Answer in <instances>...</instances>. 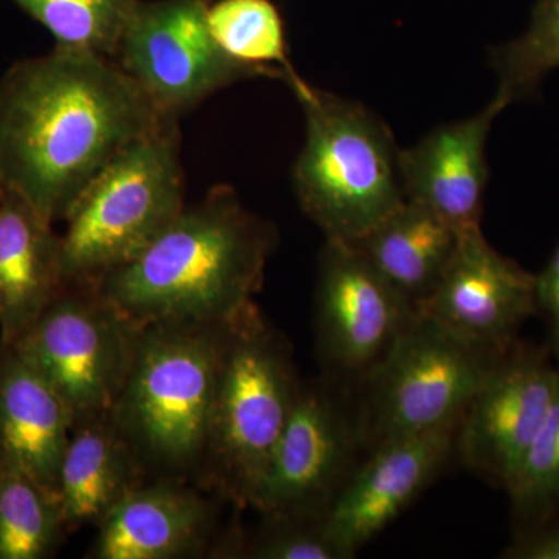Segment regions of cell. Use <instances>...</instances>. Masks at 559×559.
Returning <instances> with one entry per match:
<instances>
[{
	"mask_svg": "<svg viewBox=\"0 0 559 559\" xmlns=\"http://www.w3.org/2000/svg\"><path fill=\"white\" fill-rule=\"evenodd\" d=\"M417 312L460 341L502 352L538 312L536 278L474 227L460 231L443 277Z\"/></svg>",
	"mask_w": 559,
	"mask_h": 559,
	"instance_id": "13",
	"label": "cell"
},
{
	"mask_svg": "<svg viewBox=\"0 0 559 559\" xmlns=\"http://www.w3.org/2000/svg\"><path fill=\"white\" fill-rule=\"evenodd\" d=\"M271 527L246 549L255 559H344L323 528L322 520L267 518Z\"/></svg>",
	"mask_w": 559,
	"mask_h": 559,
	"instance_id": "26",
	"label": "cell"
},
{
	"mask_svg": "<svg viewBox=\"0 0 559 559\" xmlns=\"http://www.w3.org/2000/svg\"><path fill=\"white\" fill-rule=\"evenodd\" d=\"M64 286L53 223L7 189L0 197V342L13 344Z\"/></svg>",
	"mask_w": 559,
	"mask_h": 559,
	"instance_id": "18",
	"label": "cell"
},
{
	"mask_svg": "<svg viewBox=\"0 0 559 559\" xmlns=\"http://www.w3.org/2000/svg\"><path fill=\"white\" fill-rule=\"evenodd\" d=\"M140 330L94 285H66L9 345L60 395L75 426L110 414Z\"/></svg>",
	"mask_w": 559,
	"mask_h": 559,
	"instance_id": "8",
	"label": "cell"
},
{
	"mask_svg": "<svg viewBox=\"0 0 559 559\" xmlns=\"http://www.w3.org/2000/svg\"><path fill=\"white\" fill-rule=\"evenodd\" d=\"M57 496L0 460V559H46L64 539Z\"/></svg>",
	"mask_w": 559,
	"mask_h": 559,
	"instance_id": "22",
	"label": "cell"
},
{
	"mask_svg": "<svg viewBox=\"0 0 559 559\" xmlns=\"http://www.w3.org/2000/svg\"><path fill=\"white\" fill-rule=\"evenodd\" d=\"M457 428L401 437L371 448L331 500L323 528L344 559L389 527L455 454Z\"/></svg>",
	"mask_w": 559,
	"mask_h": 559,
	"instance_id": "14",
	"label": "cell"
},
{
	"mask_svg": "<svg viewBox=\"0 0 559 559\" xmlns=\"http://www.w3.org/2000/svg\"><path fill=\"white\" fill-rule=\"evenodd\" d=\"M165 121L112 60L58 49L0 76V178L50 223Z\"/></svg>",
	"mask_w": 559,
	"mask_h": 559,
	"instance_id": "1",
	"label": "cell"
},
{
	"mask_svg": "<svg viewBox=\"0 0 559 559\" xmlns=\"http://www.w3.org/2000/svg\"><path fill=\"white\" fill-rule=\"evenodd\" d=\"M506 491L522 527L559 513V388L546 421Z\"/></svg>",
	"mask_w": 559,
	"mask_h": 559,
	"instance_id": "25",
	"label": "cell"
},
{
	"mask_svg": "<svg viewBox=\"0 0 559 559\" xmlns=\"http://www.w3.org/2000/svg\"><path fill=\"white\" fill-rule=\"evenodd\" d=\"M145 473L110 414L73 426L58 481L68 533L84 525L98 527L121 500L145 484Z\"/></svg>",
	"mask_w": 559,
	"mask_h": 559,
	"instance_id": "19",
	"label": "cell"
},
{
	"mask_svg": "<svg viewBox=\"0 0 559 559\" xmlns=\"http://www.w3.org/2000/svg\"><path fill=\"white\" fill-rule=\"evenodd\" d=\"M509 559H559V513L522 527L503 551Z\"/></svg>",
	"mask_w": 559,
	"mask_h": 559,
	"instance_id": "27",
	"label": "cell"
},
{
	"mask_svg": "<svg viewBox=\"0 0 559 559\" xmlns=\"http://www.w3.org/2000/svg\"><path fill=\"white\" fill-rule=\"evenodd\" d=\"M300 389L288 341L255 301L221 323L205 487L249 509Z\"/></svg>",
	"mask_w": 559,
	"mask_h": 559,
	"instance_id": "3",
	"label": "cell"
},
{
	"mask_svg": "<svg viewBox=\"0 0 559 559\" xmlns=\"http://www.w3.org/2000/svg\"><path fill=\"white\" fill-rule=\"evenodd\" d=\"M212 0H138L112 61L164 119L179 121L216 92L263 79L221 49Z\"/></svg>",
	"mask_w": 559,
	"mask_h": 559,
	"instance_id": "9",
	"label": "cell"
},
{
	"mask_svg": "<svg viewBox=\"0 0 559 559\" xmlns=\"http://www.w3.org/2000/svg\"><path fill=\"white\" fill-rule=\"evenodd\" d=\"M5 183H3L2 178H0V197H2L3 191H5Z\"/></svg>",
	"mask_w": 559,
	"mask_h": 559,
	"instance_id": "29",
	"label": "cell"
},
{
	"mask_svg": "<svg viewBox=\"0 0 559 559\" xmlns=\"http://www.w3.org/2000/svg\"><path fill=\"white\" fill-rule=\"evenodd\" d=\"M209 24L231 60L285 81L290 91L304 83L290 61L285 21L272 0H212Z\"/></svg>",
	"mask_w": 559,
	"mask_h": 559,
	"instance_id": "21",
	"label": "cell"
},
{
	"mask_svg": "<svg viewBox=\"0 0 559 559\" xmlns=\"http://www.w3.org/2000/svg\"><path fill=\"white\" fill-rule=\"evenodd\" d=\"M73 418L57 392L0 342V460L57 496Z\"/></svg>",
	"mask_w": 559,
	"mask_h": 559,
	"instance_id": "17",
	"label": "cell"
},
{
	"mask_svg": "<svg viewBox=\"0 0 559 559\" xmlns=\"http://www.w3.org/2000/svg\"><path fill=\"white\" fill-rule=\"evenodd\" d=\"M275 245L274 224L223 183L94 286L140 326L216 325L252 304Z\"/></svg>",
	"mask_w": 559,
	"mask_h": 559,
	"instance_id": "2",
	"label": "cell"
},
{
	"mask_svg": "<svg viewBox=\"0 0 559 559\" xmlns=\"http://www.w3.org/2000/svg\"><path fill=\"white\" fill-rule=\"evenodd\" d=\"M535 278L538 312H544L549 322L550 340L547 347L559 364V245L549 263Z\"/></svg>",
	"mask_w": 559,
	"mask_h": 559,
	"instance_id": "28",
	"label": "cell"
},
{
	"mask_svg": "<svg viewBox=\"0 0 559 559\" xmlns=\"http://www.w3.org/2000/svg\"><path fill=\"white\" fill-rule=\"evenodd\" d=\"M417 308L347 241L325 240L316 286V333L336 381H362L384 359Z\"/></svg>",
	"mask_w": 559,
	"mask_h": 559,
	"instance_id": "12",
	"label": "cell"
},
{
	"mask_svg": "<svg viewBox=\"0 0 559 559\" xmlns=\"http://www.w3.org/2000/svg\"><path fill=\"white\" fill-rule=\"evenodd\" d=\"M293 92L307 123L293 167L300 209L325 240H359L406 202L395 138L362 103L307 81Z\"/></svg>",
	"mask_w": 559,
	"mask_h": 559,
	"instance_id": "4",
	"label": "cell"
},
{
	"mask_svg": "<svg viewBox=\"0 0 559 559\" xmlns=\"http://www.w3.org/2000/svg\"><path fill=\"white\" fill-rule=\"evenodd\" d=\"M219 326L153 323L140 330L110 417L146 469L200 476L215 396Z\"/></svg>",
	"mask_w": 559,
	"mask_h": 559,
	"instance_id": "5",
	"label": "cell"
},
{
	"mask_svg": "<svg viewBox=\"0 0 559 559\" xmlns=\"http://www.w3.org/2000/svg\"><path fill=\"white\" fill-rule=\"evenodd\" d=\"M53 36L58 49L112 60L138 0H11Z\"/></svg>",
	"mask_w": 559,
	"mask_h": 559,
	"instance_id": "23",
	"label": "cell"
},
{
	"mask_svg": "<svg viewBox=\"0 0 559 559\" xmlns=\"http://www.w3.org/2000/svg\"><path fill=\"white\" fill-rule=\"evenodd\" d=\"M559 364L549 347L514 342L489 367L455 432L463 465L506 489L554 406Z\"/></svg>",
	"mask_w": 559,
	"mask_h": 559,
	"instance_id": "11",
	"label": "cell"
},
{
	"mask_svg": "<svg viewBox=\"0 0 559 559\" xmlns=\"http://www.w3.org/2000/svg\"><path fill=\"white\" fill-rule=\"evenodd\" d=\"M359 444L358 417L336 380L301 384L250 507L266 518L322 520Z\"/></svg>",
	"mask_w": 559,
	"mask_h": 559,
	"instance_id": "10",
	"label": "cell"
},
{
	"mask_svg": "<svg viewBox=\"0 0 559 559\" xmlns=\"http://www.w3.org/2000/svg\"><path fill=\"white\" fill-rule=\"evenodd\" d=\"M213 513L200 491L178 479L142 484L98 525L94 559H176L200 554Z\"/></svg>",
	"mask_w": 559,
	"mask_h": 559,
	"instance_id": "16",
	"label": "cell"
},
{
	"mask_svg": "<svg viewBox=\"0 0 559 559\" xmlns=\"http://www.w3.org/2000/svg\"><path fill=\"white\" fill-rule=\"evenodd\" d=\"M489 64L499 81L492 98L503 108L538 97L547 73L559 69V0H538L527 32L489 50Z\"/></svg>",
	"mask_w": 559,
	"mask_h": 559,
	"instance_id": "24",
	"label": "cell"
},
{
	"mask_svg": "<svg viewBox=\"0 0 559 559\" xmlns=\"http://www.w3.org/2000/svg\"><path fill=\"white\" fill-rule=\"evenodd\" d=\"M503 109L492 98L476 116L440 124L411 148H400L406 200L432 210L460 231L480 227L489 180L487 140Z\"/></svg>",
	"mask_w": 559,
	"mask_h": 559,
	"instance_id": "15",
	"label": "cell"
},
{
	"mask_svg": "<svg viewBox=\"0 0 559 559\" xmlns=\"http://www.w3.org/2000/svg\"><path fill=\"white\" fill-rule=\"evenodd\" d=\"M502 352L460 341L417 312L384 359L359 381L360 443L371 450L388 440L459 428Z\"/></svg>",
	"mask_w": 559,
	"mask_h": 559,
	"instance_id": "7",
	"label": "cell"
},
{
	"mask_svg": "<svg viewBox=\"0 0 559 559\" xmlns=\"http://www.w3.org/2000/svg\"><path fill=\"white\" fill-rule=\"evenodd\" d=\"M459 240L460 230L447 219L406 200L349 245L418 310L439 285Z\"/></svg>",
	"mask_w": 559,
	"mask_h": 559,
	"instance_id": "20",
	"label": "cell"
},
{
	"mask_svg": "<svg viewBox=\"0 0 559 559\" xmlns=\"http://www.w3.org/2000/svg\"><path fill=\"white\" fill-rule=\"evenodd\" d=\"M186 207L179 121L128 145L66 216L60 235L64 285H95L135 259Z\"/></svg>",
	"mask_w": 559,
	"mask_h": 559,
	"instance_id": "6",
	"label": "cell"
}]
</instances>
